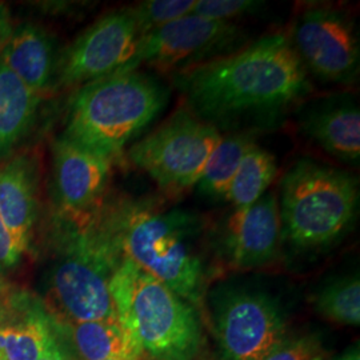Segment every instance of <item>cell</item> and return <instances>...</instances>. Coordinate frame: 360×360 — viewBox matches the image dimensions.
Listing matches in <instances>:
<instances>
[{
    "mask_svg": "<svg viewBox=\"0 0 360 360\" xmlns=\"http://www.w3.org/2000/svg\"><path fill=\"white\" fill-rule=\"evenodd\" d=\"M184 107L219 132L278 127L314 91L288 34H267L171 77Z\"/></svg>",
    "mask_w": 360,
    "mask_h": 360,
    "instance_id": "obj_1",
    "label": "cell"
},
{
    "mask_svg": "<svg viewBox=\"0 0 360 360\" xmlns=\"http://www.w3.org/2000/svg\"><path fill=\"white\" fill-rule=\"evenodd\" d=\"M47 242L41 300L52 316L67 323L116 318L110 283L123 254L104 207L89 218L55 214Z\"/></svg>",
    "mask_w": 360,
    "mask_h": 360,
    "instance_id": "obj_2",
    "label": "cell"
},
{
    "mask_svg": "<svg viewBox=\"0 0 360 360\" xmlns=\"http://www.w3.org/2000/svg\"><path fill=\"white\" fill-rule=\"evenodd\" d=\"M104 212L123 257L191 306H200L208 278L202 217L183 208L159 211L132 203Z\"/></svg>",
    "mask_w": 360,
    "mask_h": 360,
    "instance_id": "obj_3",
    "label": "cell"
},
{
    "mask_svg": "<svg viewBox=\"0 0 360 360\" xmlns=\"http://www.w3.org/2000/svg\"><path fill=\"white\" fill-rule=\"evenodd\" d=\"M169 95L165 83L139 70L101 77L71 96L63 136L115 163L166 108Z\"/></svg>",
    "mask_w": 360,
    "mask_h": 360,
    "instance_id": "obj_4",
    "label": "cell"
},
{
    "mask_svg": "<svg viewBox=\"0 0 360 360\" xmlns=\"http://www.w3.org/2000/svg\"><path fill=\"white\" fill-rule=\"evenodd\" d=\"M282 238L303 252L339 243L359 214V179L349 171L302 158L279 181Z\"/></svg>",
    "mask_w": 360,
    "mask_h": 360,
    "instance_id": "obj_5",
    "label": "cell"
},
{
    "mask_svg": "<svg viewBox=\"0 0 360 360\" xmlns=\"http://www.w3.org/2000/svg\"><path fill=\"white\" fill-rule=\"evenodd\" d=\"M110 292L116 318L151 360H195L203 335L196 309L123 257Z\"/></svg>",
    "mask_w": 360,
    "mask_h": 360,
    "instance_id": "obj_6",
    "label": "cell"
},
{
    "mask_svg": "<svg viewBox=\"0 0 360 360\" xmlns=\"http://www.w3.org/2000/svg\"><path fill=\"white\" fill-rule=\"evenodd\" d=\"M221 132L180 105L156 129L129 147V162L160 190L181 193L198 184Z\"/></svg>",
    "mask_w": 360,
    "mask_h": 360,
    "instance_id": "obj_7",
    "label": "cell"
},
{
    "mask_svg": "<svg viewBox=\"0 0 360 360\" xmlns=\"http://www.w3.org/2000/svg\"><path fill=\"white\" fill-rule=\"evenodd\" d=\"M288 38L309 77L336 86L358 82L359 32L343 8L309 4L296 15Z\"/></svg>",
    "mask_w": 360,
    "mask_h": 360,
    "instance_id": "obj_8",
    "label": "cell"
},
{
    "mask_svg": "<svg viewBox=\"0 0 360 360\" xmlns=\"http://www.w3.org/2000/svg\"><path fill=\"white\" fill-rule=\"evenodd\" d=\"M248 41L245 30L233 22L190 13L141 39L127 71L146 65L172 77L238 51Z\"/></svg>",
    "mask_w": 360,
    "mask_h": 360,
    "instance_id": "obj_9",
    "label": "cell"
},
{
    "mask_svg": "<svg viewBox=\"0 0 360 360\" xmlns=\"http://www.w3.org/2000/svg\"><path fill=\"white\" fill-rule=\"evenodd\" d=\"M214 330L224 360H262L287 338L279 303L267 292L245 287L215 292Z\"/></svg>",
    "mask_w": 360,
    "mask_h": 360,
    "instance_id": "obj_10",
    "label": "cell"
},
{
    "mask_svg": "<svg viewBox=\"0 0 360 360\" xmlns=\"http://www.w3.org/2000/svg\"><path fill=\"white\" fill-rule=\"evenodd\" d=\"M141 39L131 7L105 13L60 51L55 89H79L101 77L127 71Z\"/></svg>",
    "mask_w": 360,
    "mask_h": 360,
    "instance_id": "obj_11",
    "label": "cell"
},
{
    "mask_svg": "<svg viewBox=\"0 0 360 360\" xmlns=\"http://www.w3.org/2000/svg\"><path fill=\"white\" fill-rule=\"evenodd\" d=\"M114 163L63 135L52 143V199L56 215L89 218L103 207Z\"/></svg>",
    "mask_w": 360,
    "mask_h": 360,
    "instance_id": "obj_12",
    "label": "cell"
},
{
    "mask_svg": "<svg viewBox=\"0 0 360 360\" xmlns=\"http://www.w3.org/2000/svg\"><path fill=\"white\" fill-rule=\"evenodd\" d=\"M282 243L278 196L267 191L248 210L232 212L219 238V251L233 270H255L272 263Z\"/></svg>",
    "mask_w": 360,
    "mask_h": 360,
    "instance_id": "obj_13",
    "label": "cell"
},
{
    "mask_svg": "<svg viewBox=\"0 0 360 360\" xmlns=\"http://www.w3.org/2000/svg\"><path fill=\"white\" fill-rule=\"evenodd\" d=\"M300 134L338 162L358 167L360 162V108L349 92L306 99L295 110Z\"/></svg>",
    "mask_w": 360,
    "mask_h": 360,
    "instance_id": "obj_14",
    "label": "cell"
},
{
    "mask_svg": "<svg viewBox=\"0 0 360 360\" xmlns=\"http://www.w3.org/2000/svg\"><path fill=\"white\" fill-rule=\"evenodd\" d=\"M56 343L43 300L20 290L13 309L0 318V360H38Z\"/></svg>",
    "mask_w": 360,
    "mask_h": 360,
    "instance_id": "obj_15",
    "label": "cell"
},
{
    "mask_svg": "<svg viewBox=\"0 0 360 360\" xmlns=\"http://www.w3.org/2000/svg\"><path fill=\"white\" fill-rule=\"evenodd\" d=\"M38 167L27 155L0 167V217L23 254L30 250L39 219Z\"/></svg>",
    "mask_w": 360,
    "mask_h": 360,
    "instance_id": "obj_16",
    "label": "cell"
},
{
    "mask_svg": "<svg viewBox=\"0 0 360 360\" xmlns=\"http://www.w3.org/2000/svg\"><path fill=\"white\" fill-rule=\"evenodd\" d=\"M59 55L56 39L47 30L25 23L15 27L0 52V62L30 90L43 96L55 90Z\"/></svg>",
    "mask_w": 360,
    "mask_h": 360,
    "instance_id": "obj_17",
    "label": "cell"
},
{
    "mask_svg": "<svg viewBox=\"0 0 360 360\" xmlns=\"http://www.w3.org/2000/svg\"><path fill=\"white\" fill-rule=\"evenodd\" d=\"M52 319L58 340L74 360L144 359L141 348L117 318L80 323Z\"/></svg>",
    "mask_w": 360,
    "mask_h": 360,
    "instance_id": "obj_18",
    "label": "cell"
},
{
    "mask_svg": "<svg viewBox=\"0 0 360 360\" xmlns=\"http://www.w3.org/2000/svg\"><path fill=\"white\" fill-rule=\"evenodd\" d=\"M41 101V95L0 62V162L8 159L28 135Z\"/></svg>",
    "mask_w": 360,
    "mask_h": 360,
    "instance_id": "obj_19",
    "label": "cell"
},
{
    "mask_svg": "<svg viewBox=\"0 0 360 360\" xmlns=\"http://www.w3.org/2000/svg\"><path fill=\"white\" fill-rule=\"evenodd\" d=\"M276 176L275 156L255 143L243 156L224 200L230 203L232 212H243L269 191Z\"/></svg>",
    "mask_w": 360,
    "mask_h": 360,
    "instance_id": "obj_20",
    "label": "cell"
},
{
    "mask_svg": "<svg viewBox=\"0 0 360 360\" xmlns=\"http://www.w3.org/2000/svg\"><path fill=\"white\" fill-rule=\"evenodd\" d=\"M255 143V134L251 132L221 135L207 162L202 178L195 186L198 193L208 199L224 200L243 156Z\"/></svg>",
    "mask_w": 360,
    "mask_h": 360,
    "instance_id": "obj_21",
    "label": "cell"
},
{
    "mask_svg": "<svg viewBox=\"0 0 360 360\" xmlns=\"http://www.w3.org/2000/svg\"><path fill=\"white\" fill-rule=\"evenodd\" d=\"M314 309L328 322L340 326L360 324L359 274L338 276L315 292Z\"/></svg>",
    "mask_w": 360,
    "mask_h": 360,
    "instance_id": "obj_22",
    "label": "cell"
},
{
    "mask_svg": "<svg viewBox=\"0 0 360 360\" xmlns=\"http://www.w3.org/2000/svg\"><path fill=\"white\" fill-rule=\"evenodd\" d=\"M196 0H146L131 6L139 32L144 38L162 27L193 13Z\"/></svg>",
    "mask_w": 360,
    "mask_h": 360,
    "instance_id": "obj_23",
    "label": "cell"
},
{
    "mask_svg": "<svg viewBox=\"0 0 360 360\" xmlns=\"http://www.w3.org/2000/svg\"><path fill=\"white\" fill-rule=\"evenodd\" d=\"M262 360H328V352L315 335L287 336Z\"/></svg>",
    "mask_w": 360,
    "mask_h": 360,
    "instance_id": "obj_24",
    "label": "cell"
},
{
    "mask_svg": "<svg viewBox=\"0 0 360 360\" xmlns=\"http://www.w3.org/2000/svg\"><path fill=\"white\" fill-rule=\"evenodd\" d=\"M264 4V1L257 0H196L193 13L211 20L232 23L236 18L257 13Z\"/></svg>",
    "mask_w": 360,
    "mask_h": 360,
    "instance_id": "obj_25",
    "label": "cell"
},
{
    "mask_svg": "<svg viewBox=\"0 0 360 360\" xmlns=\"http://www.w3.org/2000/svg\"><path fill=\"white\" fill-rule=\"evenodd\" d=\"M23 255V251L0 217V272L6 276L7 272L15 270L20 264Z\"/></svg>",
    "mask_w": 360,
    "mask_h": 360,
    "instance_id": "obj_26",
    "label": "cell"
},
{
    "mask_svg": "<svg viewBox=\"0 0 360 360\" xmlns=\"http://www.w3.org/2000/svg\"><path fill=\"white\" fill-rule=\"evenodd\" d=\"M20 290L13 288L6 276L0 272V318H3L10 309H13Z\"/></svg>",
    "mask_w": 360,
    "mask_h": 360,
    "instance_id": "obj_27",
    "label": "cell"
},
{
    "mask_svg": "<svg viewBox=\"0 0 360 360\" xmlns=\"http://www.w3.org/2000/svg\"><path fill=\"white\" fill-rule=\"evenodd\" d=\"M13 16L8 7L0 1V52L6 47L8 40L13 35Z\"/></svg>",
    "mask_w": 360,
    "mask_h": 360,
    "instance_id": "obj_28",
    "label": "cell"
},
{
    "mask_svg": "<svg viewBox=\"0 0 360 360\" xmlns=\"http://www.w3.org/2000/svg\"><path fill=\"white\" fill-rule=\"evenodd\" d=\"M38 360H74L71 355L65 351V348L58 340L56 345H53L44 355H41Z\"/></svg>",
    "mask_w": 360,
    "mask_h": 360,
    "instance_id": "obj_29",
    "label": "cell"
},
{
    "mask_svg": "<svg viewBox=\"0 0 360 360\" xmlns=\"http://www.w3.org/2000/svg\"><path fill=\"white\" fill-rule=\"evenodd\" d=\"M331 360H360L359 343L348 347L346 351H343L342 354L336 355Z\"/></svg>",
    "mask_w": 360,
    "mask_h": 360,
    "instance_id": "obj_30",
    "label": "cell"
},
{
    "mask_svg": "<svg viewBox=\"0 0 360 360\" xmlns=\"http://www.w3.org/2000/svg\"><path fill=\"white\" fill-rule=\"evenodd\" d=\"M105 360H135V359H127V358H112V359H105Z\"/></svg>",
    "mask_w": 360,
    "mask_h": 360,
    "instance_id": "obj_31",
    "label": "cell"
}]
</instances>
